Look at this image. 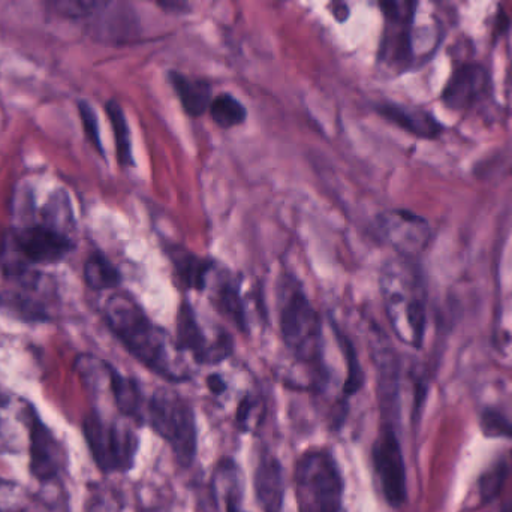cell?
Returning a JSON list of instances; mask_svg holds the SVG:
<instances>
[{
	"label": "cell",
	"mask_w": 512,
	"mask_h": 512,
	"mask_svg": "<svg viewBox=\"0 0 512 512\" xmlns=\"http://www.w3.org/2000/svg\"><path fill=\"white\" fill-rule=\"evenodd\" d=\"M105 321L123 346L147 369L168 381L188 378L176 342L147 316L134 298L125 294L108 298Z\"/></svg>",
	"instance_id": "1"
},
{
	"label": "cell",
	"mask_w": 512,
	"mask_h": 512,
	"mask_svg": "<svg viewBox=\"0 0 512 512\" xmlns=\"http://www.w3.org/2000/svg\"><path fill=\"white\" fill-rule=\"evenodd\" d=\"M381 294L397 339L411 348H421L427 328V289L417 261L397 256L385 262Z\"/></svg>",
	"instance_id": "2"
},
{
	"label": "cell",
	"mask_w": 512,
	"mask_h": 512,
	"mask_svg": "<svg viewBox=\"0 0 512 512\" xmlns=\"http://www.w3.org/2000/svg\"><path fill=\"white\" fill-rule=\"evenodd\" d=\"M279 325L283 343L298 360L319 364L321 321L303 289L294 282H289L280 297Z\"/></svg>",
	"instance_id": "3"
},
{
	"label": "cell",
	"mask_w": 512,
	"mask_h": 512,
	"mask_svg": "<svg viewBox=\"0 0 512 512\" xmlns=\"http://www.w3.org/2000/svg\"><path fill=\"white\" fill-rule=\"evenodd\" d=\"M295 487L300 512H343L342 478L328 454H306L295 469Z\"/></svg>",
	"instance_id": "4"
},
{
	"label": "cell",
	"mask_w": 512,
	"mask_h": 512,
	"mask_svg": "<svg viewBox=\"0 0 512 512\" xmlns=\"http://www.w3.org/2000/svg\"><path fill=\"white\" fill-rule=\"evenodd\" d=\"M149 420L153 429L170 442L183 463L194 459L197 450V424L188 402L170 390L156 391L150 400Z\"/></svg>",
	"instance_id": "5"
},
{
	"label": "cell",
	"mask_w": 512,
	"mask_h": 512,
	"mask_svg": "<svg viewBox=\"0 0 512 512\" xmlns=\"http://www.w3.org/2000/svg\"><path fill=\"white\" fill-rule=\"evenodd\" d=\"M83 429L93 459L102 471H126L134 465L137 438L131 430L107 424L96 414L84 420Z\"/></svg>",
	"instance_id": "6"
},
{
	"label": "cell",
	"mask_w": 512,
	"mask_h": 512,
	"mask_svg": "<svg viewBox=\"0 0 512 512\" xmlns=\"http://www.w3.org/2000/svg\"><path fill=\"white\" fill-rule=\"evenodd\" d=\"M176 345L180 352H188L201 366H215L233 354V337L219 333L207 342L206 333L198 322L194 307L183 301L177 313Z\"/></svg>",
	"instance_id": "7"
},
{
	"label": "cell",
	"mask_w": 512,
	"mask_h": 512,
	"mask_svg": "<svg viewBox=\"0 0 512 512\" xmlns=\"http://www.w3.org/2000/svg\"><path fill=\"white\" fill-rule=\"evenodd\" d=\"M382 239L397 252V256L417 261L429 248L432 227L426 219L409 210H388L376 219Z\"/></svg>",
	"instance_id": "8"
},
{
	"label": "cell",
	"mask_w": 512,
	"mask_h": 512,
	"mask_svg": "<svg viewBox=\"0 0 512 512\" xmlns=\"http://www.w3.org/2000/svg\"><path fill=\"white\" fill-rule=\"evenodd\" d=\"M376 472L388 504L400 507L406 501V468L402 448L393 429H385L373 450Z\"/></svg>",
	"instance_id": "9"
},
{
	"label": "cell",
	"mask_w": 512,
	"mask_h": 512,
	"mask_svg": "<svg viewBox=\"0 0 512 512\" xmlns=\"http://www.w3.org/2000/svg\"><path fill=\"white\" fill-rule=\"evenodd\" d=\"M490 78L478 63H465L456 68L442 90V102L453 111H468L480 104L489 93Z\"/></svg>",
	"instance_id": "10"
},
{
	"label": "cell",
	"mask_w": 512,
	"mask_h": 512,
	"mask_svg": "<svg viewBox=\"0 0 512 512\" xmlns=\"http://www.w3.org/2000/svg\"><path fill=\"white\" fill-rule=\"evenodd\" d=\"M18 248L30 261L38 264H56L71 252L72 242L59 231L47 225L23 228L15 236Z\"/></svg>",
	"instance_id": "11"
},
{
	"label": "cell",
	"mask_w": 512,
	"mask_h": 512,
	"mask_svg": "<svg viewBox=\"0 0 512 512\" xmlns=\"http://www.w3.org/2000/svg\"><path fill=\"white\" fill-rule=\"evenodd\" d=\"M30 471L39 481H50L62 468V451L53 433L30 409Z\"/></svg>",
	"instance_id": "12"
},
{
	"label": "cell",
	"mask_w": 512,
	"mask_h": 512,
	"mask_svg": "<svg viewBox=\"0 0 512 512\" xmlns=\"http://www.w3.org/2000/svg\"><path fill=\"white\" fill-rule=\"evenodd\" d=\"M378 113L388 122L399 126L408 134L414 135L423 140H436L444 132V126L429 111L421 108L405 107V105L382 104L379 105Z\"/></svg>",
	"instance_id": "13"
},
{
	"label": "cell",
	"mask_w": 512,
	"mask_h": 512,
	"mask_svg": "<svg viewBox=\"0 0 512 512\" xmlns=\"http://www.w3.org/2000/svg\"><path fill=\"white\" fill-rule=\"evenodd\" d=\"M168 256L173 264L176 279L182 283L183 288L195 291H203L206 288L207 280L213 271L212 259L201 258L180 246H171L168 249Z\"/></svg>",
	"instance_id": "14"
},
{
	"label": "cell",
	"mask_w": 512,
	"mask_h": 512,
	"mask_svg": "<svg viewBox=\"0 0 512 512\" xmlns=\"http://www.w3.org/2000/svg\"><path fill=\"white\" fill-rule=\"evenodd\" d=\"M255 489L265 512H280L283 499L282 468L274 459L262 460L255 474Z\"/></svg>",
	"instance_id": "15"
},
{
	"label": "cell",
	"mask_w": 512,
	"mask_h": 512,
	"mask_svg": "<svg viewBox=\"0 0 512 512\" xmlns=\"http://www.w3.org/2000/svg\"><path fill=\"white\" fill-rule=\"evenodd\" d=\"M171 84L182 102L183 110L192 117H200L212 104V90L204 81L191 80L179 72H171Z\"/></svg>",
	"instance_id": "16"
},
{
	"label": "cell",
	"mask_w": 512,
	"mask_h": 512,
	"mask_svg": "<svg viewBox=\"0 0 512 512\" xmlns=\"http://www.w3.org/2000/svg\"><path fill=\"white\" fill-rule=\"evenodd\" d=\"M213 303L221 315L233 322L240 331L248 330L245 301L240 294L239 285L233 279H222L219 282L213 295Z\"/></svg>",
	"instance_id": "17"
},
{
	"label": "cell",
	"mask_w": 512,
	"mask_h": 512,
	"mask_svg": "<svg viewBox=\"0 0 512 512\" xmlns=\"http://www.w3.org/2000/svg\"><path fill=\"white\" fill-rule=\"evenodd\" d=\"M84 282L93 291H108L120 285V273L113 262L101 252H95L84 262Z\"/></svg>",
	"instance_id": "18"
},
{
	"label": "cell",
	"mask_w": 512,
	"mask_h": 512,
	"mask_svg": "<svg viewBox=\"0 0 512 512\" xmlns=\"http://www.w3.org/2000/svg\"><path fill=\"white\" fill-rule=\"evenodd\" d=\"M110 388L114 402L122 414L128 417H140L141 391L134 379L120 375L114 367L110 366Z\"/></svg>",
	"instance_id": "19"
},
{
	"label": "cell",
	"mask_w": 512,
	"mask_h": 512,
	"mask_svg": "<svg viewBox=\"0 0 512 512\" xmlns=\"http://www.w3.org/2000/svg\"><path fill=\"white\" fill-rule=\"evenodd\" d=\"M108 119H110L111 128L114 132V141H116L117 161L122 167H134V155H132L131 131H129L128 122H126L125 113L122 107L116 101H110L105 107Z\"/></svg>",
	"instance_id": "20"
},
{
	"label": "cell",
	"mask_w": 512,
	"mask_h": 512,
	"mask_svg": "<svg viewBox=\"0 0 512 512\" xmlns=\"http://www.w3.org/2000/svg\"><path fill=\"white\" fill-rule=\"evenodd\" d=\"M210 116L216 125L224 129L242 125L246 120V108L234 96L224 93L213 99L209 107Z\"/></svg>",
	"instance_id": "21"
},
{
	"label": "cell",
	"mask_w": 512,
	"mask_h": 512,
	"mask_svg": "<svg viewBox=\"0 0 512 512\" xmlns=\"http://www.w3.org/2000/svg\"><path fill=\"white\" fill-rule=\"evenodd\" d=\"M334 333H336L337 342H339L346 361V381L343 391H345L346 396H352V394L357 393L363 387V370H361L357 351H355L354 343L351 342V339L337 327H334Z\"/></svg>",
	"instance_id": "22"
},
{
	"label": "cell",
	"mask_w": 512,
	"mask_h": 512,
	"mask_svg": "<svg viewBox=\"0 0 512 512\" xmlns=\"http://www.w3.org/2000/svg\"><path fill=\"white\" fill-rule=\"evenodd\" d=\"M215 481L218 484L216 492L221 493L227 505L239 504L242 498V486H240L239 472L234 468L233 463L219 465Z\"/></svg>",
	"instance_id": "23"
},
{
	"label": "cell",
	"mask_w": 512,
	"mask_h": 512,
	"mask_svg": "<svg viewBox=\"0 0 512 512\" xmlns=\"http://www.w3.org/2000/svg\"><path fill=\"white\" fill-rule=\"evenodd\" d=\"M44 218L47 222V227L53 228V230L59 231L60 227L69 224L71 219V206H69L68 197L65 192H56L53 197L50 198V203L45 206Z\"/></svg>",
	"instance_id": "24"
},
{
	"label": "cell",
	"mask_w": 512,
	"mask_h": 512,
	"mask_svg": "<svg viewBox=\"0 0 512 512\" xmlns=\"http://www.w3.org/2000/svg\"><path fill=\"white\" fill-rule=\"evenodd\" d=\"M27 492L23 487L9 481H0V512H23L26 510Z\"/></svg>",
	"instance_id": "25"
},
{
	"label": "cell",
	"mask_w": 512,
	"mask_h": 512,
	"mask_svg": "<svg viewBox=\"0 0 512 512\" xmlns=\"http://www.w3.org/2000/svg\"><path fill=\"white\" fill-rule=\"evenodd\" d=\"M262 414H264V406H262L261 400L249 394L240 402L239 408H237V424H239L240 429L248 432V430L258 426Z\"/></svg>",
	"instance_id": "26"
},
{
	"label": "cell",
	"mask_w": 512,
	"mask_h": 512,
	"mask_svg": "<svg viewBox=\"0 0 512 512\" xmlns=\"http://www.w3.org/2000/svg\"><path fill=\"white\" fill-rule=\"evenodd\" d=\"M50 2L60 14L80 18L98 11L108 0H50Z\"/></svg>",
	"instance_id": "27"
},
{
	"label": "cell",
	"mask_w": 512,
	"mask_h": 512,
	"mask_svg": "<svg viewBox=\"0 0 512 512\" xmlns=\"http://www.w3.org/2000/svg\"><path fill=\"white\" fill-rule=\"evenodd\" d=\"M379 5L394 23L409 24L414 17L418 0H379Z\"/></svg>",
	"instance_id": "28"
},
{
	"label": "cell",
	"mask_w": 512,
	"mask_h": 512,
	"mask_svg": "<svg viewBox=\"0 0 512 512\" xmlns=\"http://www.w3.org/2000/svg\"><path fill=\"white\" fill-rule=\"evenodd\" d=\"M481 429L489 438L512 439V424L496 411H486L481 417Z\"/></svg>",
	"instance_id": "29"
},
{
	"label": "cell",
	"mask_w": 512,
	"mask_h": 512,
	"mask_svg": "<svg viewBox=\"0 0 512 512\" xmlns=\"http://www.w3.org/2000/svg\"><path fill=\"white\" fill-rule=\"evenodd\" d=\"M78 111H80L81 122H83L84 132L86 137L89 138L92 146L98 150L99 155L104 156V147L101 143V134H99L98 117H96L95 110L90 107L87 102H80L78 104Z\"/></svg>",
	"instance_id": "30"
},
{
	"label": "cell",
	"mask_w": 512,
	"mask_h": 512,
	"mask_svg": "<svg viewBox=\"0 0 512 512\" xmlns=\"http://www.w3.org/2000/svg\"><path fill=\"white\" fill-rule=\"evenodd\" d=\"M504 468L496 469V471L489 472L486 477L481 480V493L484 498L492 499L496 493L501 489V484L504 483Z\"/></svg>",
	"instance_id": "31"
},
{
	"label": "cell",
	"mask_w": 512,
	"mask_h": 512,
	"mask_svg": "<svg viewBox=\"0 0 512 512\" xmlns=\"http://www.w3.org/2000/svg\"><path fill=\"white\" fill-rule=\"evenodd\" d=\"M207 387H209V390L212 391L213 394H222L227 390V384H225L221 375H210L209 378H207Z\"/></svg>",
	"instance_id": "32"
},
{
	"label": "cell",
	"mask_w": 512,
	"mask_h": 512,
	"mask_svg": "<svg viewBox=\"0 0 512 512\" xmlns=\"http://www.w3.org/2000/svg\"><path fill=\"white\" fill-rule=\"evenodd\" d=\"M164 8L171 9V11H185L188 8L186 0H159Z\"/></svg>",
	"instance_id": "33"
},
{
	"label": "cell",
	"mask_w": 512,
	"mask_h": 512,
	"mask_svg": "<svg viewBox=\"0 0 512 512\" xmlns=\"http://www.w3.org/2000/svg\"><path fill=\"white\" fill-rule=\"evenodd\" d=\"M228 512H242L239 510V504H230L227 505Z\"/></svg>",
	"instance_id": "34"
}]
</instances>
